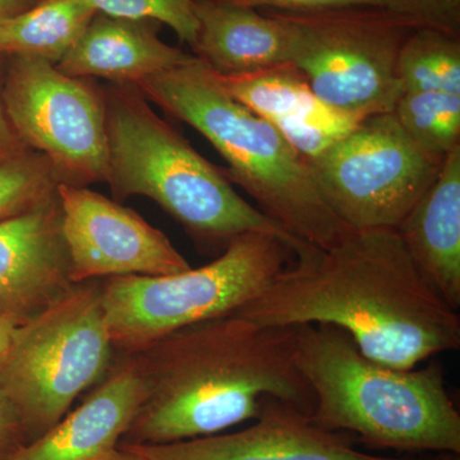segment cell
<instances>
[{"mask_svg": "<svg viewBox=\"0 0 460 460\" xmlns=\"http://www.w3.org/2000/svg\"><path fill=\"white\" fill-rule=\"evenodd\" d=\"M235 314L274 328L334 326L368 358L402 370L460 347L458 313L390 228L353 230L330 248L305 244Z\"/></svg>", "mask_w": 460, "mask_h": 460, "instance_id": "cell-1", "label": "cell"}, {"mask_svg": "<svg viewBox=\"0 0 460 460\" xmlns=\"http://www.w3.org/2000/svg\"><path fill=\"white\" fill-rule=\"evenodd\" d=\"M295 352V328L261 325L237 314L159 339L133 354L145 395L119 445L222 434L256 420L270 398L313 414V390L296 367Z\"/></svg>", "mask_w": 460, "mask_h": 460, "instance_id": "cell-2", "label": "cell"}, {"mask_svg": "<svg viewBox=\"0 0 460 460\" xmlns=\"http://www.w3.org/2000/svg\"><path fill=\"white\" fill-rule=\"evenodd\" d=\"M296 367L313 390L319 428L361 438L375 447L460 453V416L444 368L389 367L368 358L343 330L295 328Z\"/></svg>", "mask_w": 460, "mask_h": 460, "instance_id": "cell-3", "label": "cell"}, {"mask_svg": "<svg viewBox=\"0 0 460 460\" xmlns=\"http://www.w3.org/2000/svg\"><path fill=\"white\" fill-rule=\"evenodd\" d=\"M137 87L148 102L201 133L228 164L222 168L226 180L292 237L330 248L353 232L326 204L310 162L277 127L228 95L198 58Z\"/></svg>", "mask_w": 460, "mask_h": 460, "instance_id": "cell-4", "label": "cell"}, {"mask_svg": "<svg viewBox=\"0 0 460 460\" xmlns=\"http://www.w3.org/2000/svg\"><path fill=\"white\" fill-rule=\"evenodd\" d=\"M107 120L108 183L117 202L132 196L155 201L199 248L220 253L238 235L266 233L293 252L305 246L238 195L217 168L155 113L133 84L102 87Z\"/></svg>", "mask_w": 460, "mask_h": 460, "instance_id": "cell-5", "label": "cell"}, {"mask_svg": "<svg viewBox=\"0 0 460 460\" xmlns=\"http://www.w3.org/2000/svg\"><path fill=\"white\" fill-rule=\"evenodd\" d=\"M266 233L238 235L214 261L165 277L102 279V308L118 356H133L177 330L237 313L292 260Z\"/></svg>", "mask_w": 460, "mask_h": 460, "instance_id": "cell-6", "label": "cell"}, {"mask_svg": "<svg viewBox=\"0 0 460 460\" xmlns=\"http://www.w3.org/2000/svg\"><path fill=\"white\" fill-rule=\"evenodd\" d=\"M102 279L77 283L17 326L0 363V392L16 408L27 443L47 434L114 363Z\"/></svg>", "mask_w": 460, "mask_h": 460, "instance_id": "cell-7", "label": "cell"}, {"mask_svg": "<svg viewBox=\"0 0 460 460\" xmlns=\"http://www.w3.org/2000/svg\"><path fill=\"white\" fill-rule=\"evenodd\" d=\"M265 11L287 26L289 62L317 99L354 117L392 113L402 93L399 54L420 26L383 5Z\"/></svg>", "mask_w": 460, "mask_h": 460, "instance_id": "cell-8", "label": "cell"}, {"mask_svg": "<svg viewBox=\"0 0 460 460\" xmlns=\"http://www.w3.org/2000/svg\"><path fill=\"white\" fill-rule=\"evenodd\" d=\"M444 160L420 147L394 114L381 113L365 118L310 165L321 195L345 226L395 229Z\"/></svg>", "mask_w": 460, "mask_h": 460, "instance_id": "cell-9", "label": "cell"}, {"mask_svg": "<svg viewBox=\"0 0 460 460\" xmlns=\"http://www.w3.org/2000/svg\"><path fill=\"white\" fill-rule=\"evenodd\" d=\"M3 100L18 137L47 157L58 184L107 181L104 95L93 80L65 75L41 58L8 56Z\"/></svg>", "mask_w": 460, "mask_h": 460, "instance_id": "cell-10", "label": "cell"}, {"mask_svg": "<svg viewBox=\"0 0 460 460\" xmlns=\"http://www.w3.org/2000/svg\"><path fill=\"white\" fill-rule=\"evenodd\" d=\"M72 283L189 270V261L162 230L132 208L90 190L58 184Z\"/></svg>", "mask_w": 460, "mask_h": 460, "instance_id": "cell-11", "label": "cell"}, {"mask_svg": "<svg viewBox=\"0 0 460 460\" xmlns=\"http://www.w3.org/2000/svg\"><path fill=\"white\" fill-rule=\"evenodd\" d=\"M250 428L160 445H119L144 460H416L359 452L352 436L319 428L311 414L266 399Z\"/></svg>", "mask_w": 460, "mask_h": 460, "instance_id": "cell-12", "label": "cell"}, {"mask_svg": "<svg viewBox=\"0 0 460 460\" xmlns=\"http://www.w3.org/2000/svg\"><path fill=\"white\" fill-rule=\"evenodd\" d=\"M72 286L58 193L0 223V317L22 325Z\"/></svg>", "mask_w": 460, "mask_h": 460, "instance_id": "cell-13", "label": "cell"}, {"mask_svg": "<svg viewBox=\"0 0 460 460\" xmlns=\"http://www.w3.org/2000/svg\"><path fill=\"white\" fill-rule=\"evenodd\" d=\"M78 407L7 460H102L118 449L144 401L135 356H119Z\"/></svg>", "mask_w": 460, "mask_h": 460, "instance_id": "cell-14", "label": "cell"}, {"mask_svg": "<svg viewBox=\"0 0 460 460\" xmlns=\"http://www.w3.org/2000/svg\"><path fill=\"white\" fill-rule=\"evenodd\" d=\"M162 23L153 20L93 17L57 68L77 78H102L114 84H133L164 74L195 59L192 53L160 39Z\"/></svg>", "mask_w": 460, "mask_h": 460, "instance_id": "cell-15", "label": "cell"}, {"mask_svg": "<svg viewBox=\"0 0 460 460\" xmlns=\"http://www.w3.org/2000/svg\"><path fill=\"white\" fill-rule=\"evenodd\" d=\"M408 255L453 310L460 307V147L395 228Z\"/></svg>", "mask_w": 460, "mask_h": 460, "instance_id": "cell-16", "label": "cell"}, {"mask_svg": "<svg viewBox=\"0 0 460 460\" xmlns=\"http://www.w3.org/2000/svg\"><path fill=\"white\" fill-rule=\"evenodd\" d=\"M195 16L198 33L190 49L214 74H250L290 60L287 26L265 9L196 0Z\"/></svg>", "mask_w": 460, "mask_h": 460, "instance_id": "cell-17", "label": "cell"}, {"mask_svg": "<svg viewBox=\"0 0 460 460\" xmlns=\"http://www.w3.org/2000/svg\"><path fill=\"white\" fill-rule=\"evenodd\" d=\"M95 13L84 0H40L0 21V53L41 58L57 66Z\"/></svg>", "mask_w": 460, "mask_h": 460, "instance_id": "cell-18", "label": "cell"}, {"mask_svg": "<svg viewBox=\"0 0 460 460\" xmlns=\"http://www.w3.org/2000/svg\"><path fill=\"white\" fill-rule=\"evenodd\" d=\"M211 75L228 95L278 129L302 119L319 102L304 75L290 62L250 74Z\"/></svg>", "mask_w": 460, "mask_h": 460, "instance_id": "cell-19", "label": "cell"}, {"mask_svg": "<svg viewBox=\"0 0 460 460\" xmlns=\"http://www.w3.org/2000/svg\"><path fill=\"white\" fill-rule=\"evenodd\" d=\"M402 93L460 95V35L419 27L402 44L398 59Z\"/></svg>", "mask_w": 460, "mask_h": 460, "instance_id": "cell-20", "label": "cell"}, {"mask_svg": "<svg viewBox=\"0 0 460 460\" xmlns=\"http://www.w3.org/2000/svg\"><path fill=\"white\" fill-rule=\"evenodd\" d=\"M392 113L429 153L447 156L460 147V95L404 91Z\"/></svg>", "mask_w": 460, "mask_h": 460, "instance_id": "cell-21", "label": "cell"}, {"mask_svg": "<svg viewBox=\"0 0 460 460\" xmlns=\"http://www.w3.org/2000/svg\"><path fill=\"white\" fill-rule=\"evenodd\" d=\"M53 169L42 154L29 150L0 163V223L29 213L57 193Z\"/></svg>", "mask_w": 460, "mask_h": 460, "instance_id": "cell-22", "label": "cell"}, {"mask_svg": "<svg viewBox=\"0 0 460 460\" xmlns=\"http://www.w3.org/2000/svg\"><path fill=\"white\" fill-rule=\"evenodd\" d=\"M363 119L365 118L339 111L319 100L302 119L288 124L279 132L299 155L313 162L352 132Z\"/></svg>", "mask_w": 460, "mask_h": 460, "instance_id": "cell-23", "label": "cell"}, {"mask_svg": "<svg viewBox=\"0 0 460 460\" xmlns=\"http://www.w3.org/2000/svg\"><path fill=\"white\" fill-rule=\"evenodd\" d=\"M93 11L108 16L153 20L171 27L178 39L193 47L198 33L196 0H84Z\"/></svg>", "mask_w": 460, "mask_h": 460, "instance_id": "cell-24", "label": "cell"}, {"mask_svg": "<svg viewBox=\"0 0 460 460\" xmlns=\"http://www.w3.org/2000/svg\"><path fill=\"white\" fill-rule=\"evenodd\" d=\"M383 7L420 27L460 35V0H381Z\"/></svg>", "mask_w": 460, "mask_h": 460, "instance_id": "cell-25", "label": "cell"}, {"mask_svg": "<svg viewBox=\"0 0 460 460\" xmlns=\"http://www.w3.org/2000/svg\"><path fill=\"white\" fill-rule=\"evenodd\" d=\"M233 4L255 9H274V11L299 12L314 11L343 5H383L381 0H223Z\"/></svg>", "mask_w": 460, "mask_h": 460, "instance_id": "cell-26", "label": "cell"}, {"mask_svg": "<svg viewBox=\"0 0 460 460\" xmlns=\"http://www.w3.org/2000/svg\"><path fill=\"white\" fill-rule=\"evenodd\" d=\"M25 444L27 438L22 420L7 396L0 392V460H7Z\"/></svg>", "mask_w": 460, "mask_h": 460, "instance_id": "cell-27", "label": "cell"}, {"mask_svg": "<svg viewBox=\"0 0 460 460\" xmlns=\"http://www.w3.org/2000/svg\"><path fill=\"white\" fill-rule=\"evenodd\" d=\"M7 65V54L0 53V163L7 162L12 157H16L30 150L18 137L17 132L14 131L13 126L9 120L7 111H5L3 86H4Z\"/></svg>", "mask_w": 460, "mask_h": 460, "instance_id": "cell-28", "label": "cell"}, {"mask_svg": "<svg viewBox=\"0 0 460 460\" xmlns=\"http://www.w3.org/2000/svg\"><path fill=\"white\" fill-rule=\"evenodd\" d=\"M39 2L40 0H0V21L17 16Z\"/></svg>", "mask_w": 460, "mask_h": 460, "instance_id": "cell-29", "label": "cell"}, {"mask_svg": "<svg viewBox=\"0 0 460 460\" xmlns=\"http://www.w3.org/2000/svg\"><path fill=\"white\" fill-rule=\"evenodd\" d=\"M17 326H20V323H17L16 321L0 317V363L8 352L9 345H11Z\"/></svg>", "mask_w": 460, "mask_h": 460, "instance_id": "cell-30", "label": "cell"}, {"mask_svg": "<svg viewBox=\"0 0 460 460\" xmlns=\"http://www.w3.org/2000/svg\"><path fill=\"white\" fill-rule=\"evenodd\" d=\"M102 460H144L141 456H138L137 454L129 452V450L123 449V447H118L117 450L111 456H109L108 458Z\"/></svg>", "mask_w": 460, "mask_h": 460, "instance_id": "cell-31", "label": "cell"}, {"mask_svg": "<svg viewBox=\"0 0 460 460\" xmlns=\"http://www.w3.org/2000/svg\"><path fill=\"white\" fill-rule=\"evenodd\" d=\"M429 460H460L459 454L454 453H438V456H436L435 458Z\"/></svg>", "mask_w": 460, "mask_h": 460, "instance_id": "cell-32", "label": "cell"}]
</instances>
